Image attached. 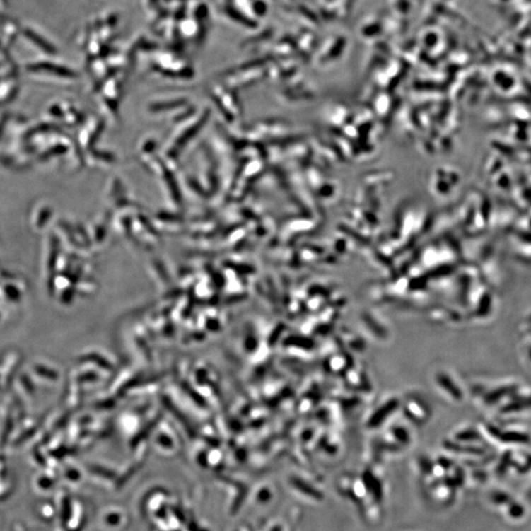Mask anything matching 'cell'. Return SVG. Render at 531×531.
<instances>
[{
	"mask_svg": "<svg viewBox=\"0 0 531 531\" xmlns=\"http://www.w3.org/2000/svg\"><path fill=\"white\" fill-rule=\"evenodd\" d=\"M436 378H437V381H436L437 384H444V385L448 384L447 375L440 373L437 375ZM450 378H452V377H450L449 385L450 386H453V385H454V383H453L452 379ZM439 387H442L443 390H445V391L446 392H448V390H449V386H439ZM450 391L452 392H454L455 399H462V392H460V390H455V387H450Z\"/></svg>",
	"mask_w": 531,
	"mask_h": 531,
	"instance_id": "obj_1",
	"label": "cell"
}]
</instances>
